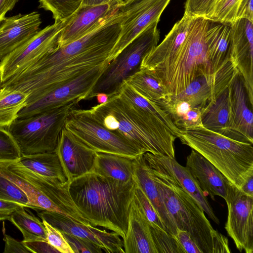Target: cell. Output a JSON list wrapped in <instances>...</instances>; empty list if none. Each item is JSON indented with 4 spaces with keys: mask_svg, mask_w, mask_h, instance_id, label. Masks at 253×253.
Returning a JSON list of instances; mask_svg holds the SVG:
<instances>
[{
    "mask_svg": "<svg viewBox=\"0 0 253 253\" xmlns=\"http://www.w3.org/2000/svg\"><path fill=\"white\" fill-rule=\"evenodd\" d=\"M231 27L230 59L242 76L250 105H253V22L236 20Z\"/></svg>",
    "mask_w": 253,
    "mask_h": 253,
    "instance_id": "e0dca14e",
    "label": "cell"
},
{
    "mask_svg": "<svg viewBox=\"0 0 253 253\" xmlns=\"http://www.w3.org/2000/svg\"><path fill=\"white\" fill-rule=\"evenodd\" d=\"M124 0L95 5H82L72 14L61 31L58 46H64L84 36L104 20L118 13Z\"/></svg>",
    "mask_w": 253,
    "mask_h": 253,
    "instance_id": "2e32d148",
    "label": "cell"
},
{
    "mask_svg": "<svg viewBox=\"0 0 253 253\" xmlns=\"http://www.w3.org/2000/svg\"><path fill=\"white\" fill-rule=\"evenodd\" d=\"M41 23L37 11L5 17L0 25V59L35 36L40 30Z\"/></svg>",
    "mask_w": 253,
    "mask_h": 253,
    "instance_id": "ffe728a7",
    "label": "cell"
},
{
    "mask_svg": "<svg viewBox=\"0 0 253 253\" xmlns=\"http://www.w3.org/2000/svg\"><path fill=\"white\" fill-rule=\"evenodd\" d=\"M155 22L139 34L109 63L92 88L87 100L104 93L118 94L122 83L140 70L145 56L158 45L160 32Z\"/></svg>",
    "mask_w": 253,
    "mask_h": 253,
    "instance_id": "9c48e42d",
    "label": "cell"
},
{
    "mask_svg": "<svg viewBox=\"0 0 253 253\" xmlns=\"http://www.w3.org/2000/svg\"><path fill=\"white\" fill-rule=\"evenodd\" d=\"M241 0H215L210 20L231 25L236 20L237 9Z\"/></svg>",
    "mask_w": 253,
    "mask_h": 253,
    "instance_id": "74e56055",
    "label": "cell"
},
{
    "mask_svg": "<svg viewBox=\"0 0 253 253\" xmlns=\"http://www.w3.org/2000/svg\"><path fill=\"white\" fill-rule=\"evenodd\" d=\"M5 246L3 253H28L32 252L26 247L22 241H18L3 232Z\"/></svg>",
    "mask_w": 253,
    "mask_h": 253,
    "instance_id": "f6af8a7d",
    "label": "cell"
},
{
    "mask_svg": "<svg viewBox=\"0 0 253 253\" xmlns=\"http://www.w3.org/2000/svg\"><path fill=\"white\" fill-rule=\"evenodd\" d=\"M119 37L114 25L104 21L82 38L58 45L3 82L2 88L25 92L29 95L27 103L31 102L93 68L109 63Z\"/></svg>",
    "mask_w": 253,
    "mask_h": 253,
    "instance_id": "6da1fadb",
    "label": "cell"
},
{
    "mask_svg": "<svg viewBox=\"0 0 253 253\" xmlns=\"http://www.w3.org/2000/svg\"><path fill=\"white\" fill-rule=\"evenodd\" d=\"M202 121L204 127L207 129L236 141L248 143L233 128L229 86L203 110Z\"/></svg>",
    "mask_w": 253,
    "mask_h": 253,
    "instance_id": "484cf974",
    "label": "cell"
},
{
    "mask_svg": "<svg viewBox=\"0 0 253 253\" xmlns=\"http://www.w3.org/2000/svg\"><path fill=\"white\" fill-rule=\"evenodd\" d=\"M65 128L97 153L113 154L132 159L143 154L128 140L102 126L88 109H72Z\"/></svg>",
    "mask_w": 253,
    "mask_h": 253,
    "instance_id": "30bf717a",
    "label": "cell"
},
{
    "mask_svg": "<svg viewBox=\"0 0 253 253\" xmlns=\"http://www.w3.org/2000/svg\"><path fill=\"white\" fill-rule=\"evenodd\" d=\"M215 0H186L184 13L193 17H202L208 20L211 16Z\"/></svg>",
    "mask_w": 253,
    "mask_h": 253,
    "instance_id": "7bdbcfd3",
    "label": "cell"
},
{
    "mask_svg": "<svg viewBox=\"0 0 253 253\" xmlns=\"http://www.w3.org/2000/svg\"><path fill=\"white\" fill-rule=\"evenodd\" d=\"M170 1L149 0L124 14L121 33L113 50L111 61L145 29L151 24L159 22L161 14Z\"/></svg>",
    "mask_w": 253,
    "mask_h": 253,
    "instance_id": "d6986e66",
    "label": "cell"
},
{
    "mask_svg": "<svg viewBox=\"0 0 253 253\" xmlns=\"http://www.w3.org/2000/svg\"><path fill=\"white\" fill-rule=\"evenodd\" d=\"M21 155L19 148L12 135L8 130L0 127V161H17Z\"/></svg>",
    "mask_w": 253,
    "mask_h": 253,
    "instance_id": "ab89813d",
    "label": "cell"
},
{
    "mask_svg": "<svg viewBox=\"0 0 253 253\" xmlns=\"http://www.w3.org/2000/svg\"><path fill=\"white\" fill-rule=\"evenodd\" d=\"M83 0H39V7L50 11L54 20L68 19L81 6Z\"/></svg>",
    "mask_w": 253,
    "mask_h": 253,
    "instance_id": "8d00e7d4",
    "label": "cell"
},
{
    "mask_svg": "<svg viewBox=\"0 0 253 253\" xmlns=\"http://www.w3.org/2000/svg\"><path fill=\"white\" fill-rule=\"evenodd\" d=\"M55 151L69 183L92 169L97 153L65 127Z\"/></svg>",
    "mask_w": 253,
    "mask_h": 253,
    "instance_id": "ac0fdd59",
    "label": "cell"
},
{
    "mask_svg": "<svg viewBox=\"0 0 253 253\" xmlns=\"http://www.w3.org/2000/svg\"><path fill=\"white\" fill-rule=\"evenodd\" d=\"M135 187L134 180L122 182L91 169L71 181L69 188L76 207L91 225L111 230L123 239Z\"/></svg>",
    "mask_w": 253,
    "mask_h": 253,
    "instance_id": "7a4b0ae2",
    "label": "cell"
},
{
    "mask_svg": "<svg viewBox=\"0 0 253 253\" xmlns=\"http://www.w3.org/2000/svg\"><path fill=\"white\" fill-rule=\"evenodd\" d=\"M225 201L228 209L225 229L228 235L240 252L253 253V196L233 185Z\"/></svg>",
    "mask_w": 253,
    "mask_h": 253,
    "instance_id": "4fadbf2b",
    "label": "cell"
},
{
    "mask_svg": "<svg viewBox=\"0 0 253 253\" xmlns=\"http://www.w3.org/2000/svg\"><path fill=\"white\" fill-rule=\"evenodd\" d=\"M238 72L234 63L230 60L216 72L196 79L180 94L169 97L186 101L203 112L229 86Z\"/></svg>",
    "mask_w": 253,
    "mask_h": 253,
    "instance_id": "5bb4252c",
    "label": "cell"
},
{
    "mask_svg": "<svg viewBox=\"0 0 253 253\" xmlns=\"http://www.w3.org/2000/svg\"><path fill=\"white\" fill-rule=\"evenodd\" d=\"M38 216L62 233L90 241L108 253H125L123 242L117 233L101 230L90 224H83L58 212L42 210Z\"/></svg>",
    "mask_w": 253,
    "mask_h": 253,
    "instance_id": "9a60e30c",
    "label": "cell"
},
{
    "mask_svg": "<svg viewBox=\"0 0 253 253\" xmlns=\"http://www.w3.org/2000/svg\"><path fill=\"white\" fill-rule=\"evenodd\" d=\"M19 161L31 171L47 178L68 181L55 151L21 155Z\"/></svg>",
    "mask_w": 253,
    "mask_h": 253,
    "instance_id": "4dcf8cb0",
    "label": "cell"
},
{
    "mask_svg": "<svg viewBox=\"0 0 253 253\" xmlns=\"http://www.w3.org/2000/svg\"><path fill=\"white\" fill-rule=\"evenodd\" d=\"M158 156L161 161L171 171L183 188L195 199L208 217L218 225L219 220L215 215L207 196L188 169L180 165L175 158L160 155Z\"/></svg>",
    "mask_w": 253,
    "mask_h": 253,
    "instance_id": "4316f807",
    "label": "cell"
},
{
    "mask_svg": "<svg viewBox=\"0 0 253 253\" xmlns=\"http://www.w3.org/2000/svg\"><path fill=\"white\" fill-rule=\"evenodd\" d=\"M95 97L99 104L106 102L109 98V95L104 93H98L96 95Z\"/></svg>",
    "mask_w": 253,
    "mask_h": 253,
    "instance_id": "11a10c76",
    "label": "cell"
},
{
    "mask_svg": "<svg viewBox=\"0 0 253 253\" xmlns=\"http://www.w3.org/2000/svg\"><path fill=\"white\" fill-rule=\"evenodd\" d=\"M19 0H0V23L7 12L11 10Z\"/></svg>",
    "mask_w": 253,
    "mask_h": 253,
    "instance_id": "f907efd6",
    "label": "cell"
},
{
    "mask_svg": "<svg viewBox=\"0 0 253 253\" xmlns=\"http://www.w3.org/2000/svg\"><path fill=\"white\" fill-rule=\"evenodd\" d=\"M70 17L64 21L56 20L53 24L40 30L27 42L1 59L0 75L2 82L26 69L56 47L61 31Z\"/></svg>",
    "mask_w": 253,
    "mask_h": 253,
    "instance_id": "8fae6325",
    "label": "cell"
},
{
    "mask_svg": "<svg viewBox=\"0 0 253 253\" xmlns=\"http://www.w3.org/2000/svg\"><path fill=\"white\" fill-rule=\"evenodd\" d=\"M28 94L20 90L0 91V127H8L26 105Z\"/></svg>",
    "mask_w": 253,
    "mask_h": 253,
    "instance_id": "e575fe53",
    "label": "cell"
},
{
    "mask_svg": "<svg viewBox=\"0 0 253 253\" xmlns=\"http://www.w3.org/2000/svg\"><path fill=\"white\" fill-rule=\"evenodd\" d=\"M192 18L184 13L183 17L175 23L163 41L145 56L140 69L152 71L173 58L185 41Z\"/></svg>",
    "mask_w": 253,
    "mask_h": 253,
    "instance_id": "7402d4cb",
    "label": "cell"
},
{
    "mask_svg": "<svg viewBox=\"0 0 253 253\" xmlns=\"http://www.w3.org/2000/svg\"><path fill=\"white\" fill-rule=\"evenodd\" d=\"M2 84H3V82H2V80H1L0 75V91L1 89V88H2Z\"/></svg>",
    "mask_w": 253,
    "mask_h": 253,
    "instance_id": "9f6ffc18",
    "label": "cell"
},
{
    "mask_svg": "<svg viewBox=\"0 0 253 253\" xmlns=\"http://www.w3.org/2000/svg\"><path fill=\"white\" fill-rule=\"evenodd\" d=\"M206 37L209 54L216 72L231 60V27L210 20Z\"/></svg>",
    "mask_w": 253,
    "mask_h": 253,
    "instance_id": "83f0119b",
    "label": "cell"
},
{
    "mask_svg": "<svg viewBox=\"0 0 253 253\" xmlns=\"http://www.w3.org/2000/svg\"><path fill=\"white\" fill-rule=\"evenodd\" d=\"M118 0L123 1L124 0H83L81 5H95L108 3L111 1Z\"/></svg>",
    "mask_w": 253,
    "mask_h": 253,
    "instance_id": "db71d44e",
    "label": "cell"
},
{
    "mask_svg": "<svg viewBox=\"0 0 253 253\" xmlns=\"http://www.w3.org/2000/svg\"><path fill=\"white\" fill-rule=\"evenodd\" d=\"M186 167L206 196L212 200L216 196L226 198L233 184L200 154L192 149L187 157Z\"/></svg>",
    "mask_w": 253,
    "mask_h": 253,
    "instance_id": "44dd1931",
    "label": "cell"
},
{
    "mask_svg": "<svg viewBox=\"0 0 253 253\" xmlns=\"http://www.w3.org/2000/svg\"><path fill=\"white\" fill-rule=\"evenodd\" d=\"M148 0H124V5L120 11L125 14Z\"/></svg>",
    "mask_w": 253,
    "mask_h": 253,
    "instance_id": "816d5d0a",
    "label": "cell"
},
{
    "mask_svg": "<svg viewBox=\"0 0 253 253\" xmlns=\"http://www.w3.org/2000/svg\"><path fill=\"white\" fill-rule=\"evenodd\" d=\"M177 138L205 158L239 189L253 175V144L236 141L204 127L180 130Z\"/></svg>",
    "mask_w": 253,
    "mask_h": 253,
    "instance_id": "8992f818",
    "label": "cell"
},
{
    "mask_svg": "<svg viewBox=\"0 0 253 253\" xmlns=\"http://www.w3.org/2000/svg\"><path fill=\"white\" fill-rule=\"evenodd\" d=\"M22 207H24L18 203L0 199V221L8 220L12 213Z\"/></svg>",
    "mask_w": 253,
    "mask_h": 253,
    "instance_id": "681fc988",
    "label": "cell"
},
{
    "mask_svg": "<svg viewBox=\"0 0 253 253\" xmlns=\"http://www.w3.org/2000/svg\"><path fill=\"white\" fill-rule=\"evenodd\" d=\"M152 240L157 253H185L177 238L149 223Z\"/></svg>",
    "mask_w": 253,
    "mask_h": 253,
    "instance_id": "d590c367",
    "label": "cell"
},
{
    "mask_svg": "<svg viewBox=\"0 0 253 253\" xmlns=\"http://www.w3.org/2000/svg\"><path fill=\"white\" fill-rule=\"evenodd\" d=\"M253 0H241L239 5L236 20L246 19L253 22Z\"/></svg>",
    "mask_w": 253,
    "mask_h": 253,
    "instance_id": "c3c4849f",
    "label": "cell"
},
{
    "mask_svg": "<svg viewBox=\"0 0 253 253\" xmlns=\"http://www.w3.org/2000/svg\"><path fill=\"white\" fill-rule=\"evenodd\" d=\"M176 238L185 253H202L187 232L178 229Z\"/></svg>",
    "mask_w": 253,
    "mask_h": 253,
    "instance_id": "bcb514c9",
    "label": "cell"
},
{
    "mask_svg": "<svg viewBox=\"0 0 253 253\" xmlns=\"http://www.w3.org/2000/svg\"><path fill=\"white\" fill-rule=\"evenodd\" d=\"M125 82L139 95L155 103L169 97L159 82L146 70L140 69Z\"/></svg>",
    "mask_w": 253,
    "mask_h": 253,
    "instance_id": "1f68e13d",
    "label": "cell"
},
{
    "mask_svg": "<svg viewBox=\"0 0 253 253\" xmlns=\"http://www.w3.org/2000/svg\"><path fill=\"white\" fill-rule=\"evenodd\" d=\"M210 22L202 17H193L177 53L163 65L147 71L159 82L169 96L180 94L197 78L215 72L207 42Z\"/></svg>",
    "mask_w": 253,
    "mask_h": 253,
    "instance_id": "5b68a950",
    "label": "cell"
},
{
    "mask_svg": "<svg viewBox=\"0 0 253 253\" xmlns=\"http://www.w3.org/2000/svg\"><path fill=\"white\" fill-rule=\"evenodd\" d=\"M231 111L234 130L245 141L253 144V115L244 79L238 72L229 86Z\"/></svg>",
    "mask_w": 253,
    "mask_h": 253,
    "instance_id": "cb8c5ba5",
    "label": "cell"
},
{
    "mask_svg": "<svg viewBox=\"0 0 253 253\" xmlns=\"http://www.w3.org/2000/svg\"><path fill=\"white\" fill-rule=\"evenodd\" d=\"M0 199L29 208V201L25 192L15 183L0 174Z\"/></svg>",
    "mask_w": 253,
    "mask_h": 253,
    "instance_id": "f35d334b",
    "label": "cell"
},
{
    "mask_svg": "<svg viewBox=\"0 0 253 253\" xmlns=\"http://www.w3.org/2000/svg\"><path fill=\"white\" fill-rule=\"evenodd\" d=\"M75 102L16 119L7 127L22 155L55 151L67 119Z\"/></svg>",
    "mask_w": 253,
    "mask_h": 253,
    "instance_id": "ba28073f",
    "label": "cell"
},
{
    "mask_svg": "<svg viewBox=\"0 0 253 253\" xmlns=\"http://www.w3.org/2000/svg\"><path fill=\"white\" fill-rule=\"evenodd\" d=\"M156 104L168 114L172 123L179 130L204 127L202 110L192 107L188 102L174 99L169 96Z\"/></svg>",
    "mask_w": 253,
    "mask_h": 253,
    "instance_id": "f1b7e54d",
    "label": "cell"
},
{
    "mask_svg": "<svg viewBox=\"0 0 253 253\" xmlns=\"http://www.w3.org/2000/svg\"><path fill=\"white\" fill-rule=\"evenodd\" d=\"M118 94L134 106L155 116L172 131L177 138L180 130L174 125L168 114L157 104L139 95L125 81L122 83Z\"/></svg>",
    "mask_w": 253,
    "mask_h": 253,
    "instance_id": "d6a6232c",
    "label": "cell"
},
{
    "mask_svg": "<svg viewBox=\"0 0 253 253\" xmlns=\"http://www.w3.org/2000/svg\"><path fill=\"white\" fill-rule=\"evenodd\" d=\"M42 220L45 229L47 242L59 253H74L62 232L45 220Z\"/></svg>",
    "mask_w": 253,
    "mask_h": 253,
    "instance_id": "60d3db41",
    "label": "cell"
},
{
    "mask_svg": "<svg viewBox=\"0 0 253 253\" xmlns=\"http://www.w3.org/2000/svg\"><path fill=\"white\" fill-rule=\"evenodd\" d=\"M109 64V63H108ZM108 64L95 67L70 82L51 89L26 104L17 118H25L71 103L87 100Z\"/></svg>",
    "mask_w": 253,
    "mask_h": 253,
    "instance_id": "7c38bea8",
    "label": "cell"
},
{
    "mask_svg": "<svg viewBox=\"0 0 253 253\" xmlns=\"http://www.w3.org/2000/svg\"><path fill=\"white\" fill-rule=\"evenodd\" d=\"M102 126L124 137L142 153L175 158L176 135L151 113L136 106L118 93L88 109Z\"/></svg>",
    "mask_w": 253,
    "mask_h": 253,
    "instance_id": "277c9868",
    "label": "cell"
},
{
    "mask_svg": "<svg viewBox=\"0 0 253 253\" xmlns=\"http://www.w3.org/2000/svg\"><path fill=\"white\" fill-rule=\"evenodd\" d=\"M93 171L124 182L133 180V159L118 155L96 153Z\"/></svg>",
    "mask_w": 253,
    "mask_h": 253,
    "instance_id": "f546056e",
    "label": "cell"
},
{
    "mask_svg": "<svg viewBox=\"0 0 253 253\" xmlns=\"http://www.w3.org/2000/svg\"><path fill=\"white\" fill-rule=\"evenodd\" d=\"M74 253H101L102 249L94 243L66 233H62Z\"/></svg>",
    "mask_w": 253,
    "mask_h": 253,
    "instance_id": "ee69618b",
    "label": "cell"
},
{
    "mask_svg": "<svg viewBox=\"0 0 253 253\" xmlns=\"http://www.w3.org/2000/svg\"><path fill=\"white\" fill-rule=\"evenodd\" d=\"M134 197L149 223L154 224L167 231L166 228L149 199L141 188L136 183L134 189Z\"/></svg>",
    "mask_w": 253,
    "mask_h": 253,
    "instance_id": "b9f144b4",
    "label": "cell"
},
{
    "mask_svg": "<svg viewBox=\"0 0 253 253\" xmlns=\"http://www.w3.org/2000/svg\"><path fill=\"white\" fill-rule=\"evenodd\" d=\"M8 220L21 231L24 241H46L44 226L38 218L22 207L10 215Z\"/></svg>",
    "mask_w": 253,
    "mask_h": 253,
    "instance_id": "836d02e7",
    "label": "cell"
},
{
    "mask_svg": "<svg viewBox=\"0 0 253 253\" xmlns=\"http://www.w3.org/2000/svg\"><path fill=\"white\" fill-rule=\"evenodd\" d=\"M133 180L149 199L167 231L176 237L177 228L162 199L143 154L133 159Z\"/></svg>",
    "mask_w": 253,
    "mask_h": 253,
    "instance_id": "d4e9b609",
    "label": "cell"
},
{
    "mask_svg": "<svg viewBox=\"0 0 253 253\" xmlns=\"http://www.w3.org/2000/svg\"><path fill=\"white\" fill-rule=\"evenodd\" d=\"M0 174L26 194L30 208L59 213L83 224L90 223L80 212L69 192V182L43 177L17 161H0Z\"/></svg>",
    "mask_w": 253,
    "mask_h": 253,
    "instance_id": "52a82bcc",
    "label": "cell"
},
{
    "mask_svg": "<svg viewBox=\"0 0 253 253\" xmlns=\"http://www.w3.org/2000/svg\"><path fill=\"white\" fill-rule=\"evenodd\" d=\"M22 242L32 253H59L47 241H22Z\"/></svg>",
    "mask_w": 253,
    "mask_h": 253,
    "instance_id": "7dc6e473",
    "label": "cell"
},
{
    "mask_svg": "<svg viewBox=\"0 0 253 253\" xmlns=\"http://www.w3.org/2000/svg\"><path fill=\"white\" fill-rule=\"evenodd\" d=\"M123 242L125 253H157L149 222L134 195L130 207L127 232Z\"/></svg>",
    "mask_w": 253,
    "mask_h": 253,
    "instance_id": "603a6c76",
    "label": "cell"
},
{
    "mask_svg": "<svg viewBox=\"0 0 253 253\" xmlns=\"http://www.w3.org/2000/svg\"><path fill=\"white\" fill-rule=\"evenodd\" d=\"M177 229L186 231L202 253H230L228 239L213 229L205 212L181 186L158 155L143 154Z\"/></svg>",
    "mask_w": 253,
    "mask_h": 253,
    "instance_id": "3957f363",
    "label": "cell"
},
{
    "mask_svg": "<svg viewBox=\"0 0 253 253\" xmlns=\"http://www.w3.org/2000/svg\"><path fill=\"white\" fill-rule=\"evenodd\" d=\"M240 190L248 195L253 196V175L248 178Z\"/></svg>",
    "mask_w": 253,
    "mask_h": 253,
    "instance_id": "f5cc1de1",
    "label": "cell"
}]
</instances>
